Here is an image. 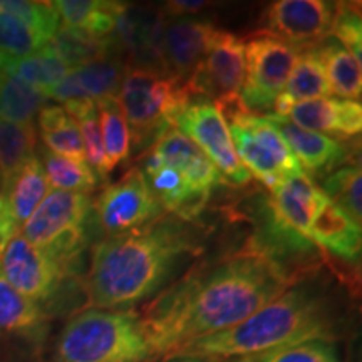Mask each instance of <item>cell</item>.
Here are the masks:
<instances>
[{
	"instance_id": "35",
	"label": "cell",
	"mask_w": 362,
	"mask_h": 362,
	"mask_svg": "<svg viewBox=\"0 0 362 362\" xmlns=\"http://www.w3.org/2000/svg\"><path fill=\"white\" fill-rule=\"evenodd\" d=\"M49 44L42 35L13 13L0 7V54L24 57L40 51Z\"/></svg>"
},
{
	"instance_id": "41",
	"label": "cell",
	"mask_w": 362,
	"mask_h": 362,
	"mask_svg": "<svg viewBox=\"0 0 362 362\" xmlns=\"http://www.w3.org/2000/svg\"><path fill=\"white\" fill-rule=\"evenodd\" d=\"M168 362H220V361L200 359V357H178V359H170Z\"/></svg>"
},
{
	"instance_id": "5",
	"label": "cell",
	"mask_w": 362,
	"mask_h": 362,
	"mask_svg": "<svg viewBox=\"0 0 362 362\" xmlns=\"http://www.w3.org/2000/svg\"><path fill=\"white\" fill-rule=\"evenodd\" d=\"M192 94L183 81L148 67H126L117 103L131 133V148L151 146Z\"/></svg>"
},
{
	"instance_id": "37",
	"label": "cell",
	"mask_w": 362,
	"mask_h": 362,
	"mask_svg": "<svg viewBox=\"0 0 362 362\" xmlns=\"http://www.w3.org/2000/svg\"><path fill=\"white\" fill-rule=\"evenodd\" d=\"M0 7L13 13L19 19L30 25L35 33L42 35L45 40L54 39L57 30L61 29L59 19L52 2H37V0H0Z\"/></svg>"
},
{
	"instance_id": "17",
	"label": "cell",
	"mask_w": 362,
	"mask_h": 362,
	"mask_svg": "<svg viewBox=\"0 0 362 362\" xmlns=\"http://www.w3.org/2000/svg\"><path fill=\"white\" fill-rule=\"evenodd\" d=\"M149 151L178 170L203 197L210 198L216 187L226 185L223 176L215 168L214 163L208 160L205 153L175 126H168L163 131L160 138L149 146Z\"/></svg>"
},
{
	"instance_id": "11",
	"label": "cell",
	"mask_w": 362,
	"mask_h": 362,
	"mask_svg": "<svg viewBox=\"0 0 362 362\" xmlns=\"http://www.w3.org/2000/svg\"><path fill=\"white\" fill-rule=\"evenodd\" d=\"M93 208L107 237L134 232L165 215L139 166L104 188Z\"/></svg>"
},
{
	"instance_id": "3",
	"label": "cell",
	"mask_w": 362,
	"mask_h": 362,
	"mask_svg": "<svg viewBox=\"0 0 362 362\" xmlns=\"http://www.w3.org/2000/svg\"><path fill=\"white\" fill-rule=\"evenodd\" d=\"M334 337V317L329 302L312 285H292L245 320L198 341L171 354L200 359H243L305 341H329Z\"/></svg>"
},
{
	"instance_id": "14",
	"label": "cell",
	"mask_w": 362,
	"mask_h": 362,
	"mask_svg": "<svg viewBox=\"0 0 362 362\" xmlns=\"http://www.w3.org/2000/svg\"><path fill=\"white\" fill-rule=\"evenodd\" d=\"M334 4L325 0H277L264 13V34L293 47L314 49L330 37Z\"/></svg>"
},
{
	"instance_id": "38",
	"label": "cell",
	"mask_w": 362,
	"mask_h": 362,
	"mask_svg": "<svg viewBox=\"0 0 362 362\" xmlns=\"http://www.w3.org/2000/svg\"><path fill=\"white\" fill-rule=\"evenodd\" d=\"M330 35L351 52L357 61L361 62L362 57V22L359 4H336L334 7L332 27H330Z\"/></svg>"
},
{
	"instance_id": "18",
	"label": "cell",
	"mask_w": 362,
	"mask_h": 362,
	"mask_svg": "<svg viewBox=\"0 0 362 362\" xmlns=\"http://www.w3.org/2000/svg\"><path fill=\"white\" fill-rule=\"evenodd\" d=\"M141 170L160 206L176 218L193 220L206 206L208 198L198 193L178 170L160 160L153 151L146 153Z\"/></svg>"
},
{
	"instance_id": "15",
	"label": "cell",
	"mask_w": 362,
	"mask_h": 362,
	"mask_svg": "<svg viewBox=\"0 0 362 362\" xmlns=\"http://www.w3.org/2000/svg\"><path fill=\"white\" fill-rule=\"evenodd\" d=\"M218 29L208 21L180 17L165 24L161 35V61L166 74L187 83L200 64Z\"/></svg>"
},
{
	"instance_id": "36",
	"label": "cell",
	"mask_w": 362,
	"mask_h": 362,
	"mask_svg": "<svg viewBox=\"0 0 362 362\" xmlns=\"http://www.w3.org/2000/svg\"><path fill=\"white\" fill-rule=\"evenodd\" d=\"M238 362H341L337 351L329 341H305L292 346L243 357Z\"/></svg>"
},
{
	"instance_id": "16",
	"label": "cell",
	"mask_w": 362,
	"mask_h": 362,
	"mask_svg": "<svg viewBox=\"0 0 362 362\" xmlns=\"http://www.w3.org/2000/svg\"><path fill=\"white\" fill-rule=\"evenodd\" d=\"M260 116L279 131L298 166L307 176L330 173L339 166L346 165V161L349 160V151L344 144L339 143V139L304 129L293 124L287 117L272 115V112Z\"/></svg>"
},
{
	"instance_id": "33",
	"label": "cell",
	"mask_w": 362,
	"mask_h": 362,
	"mask_svg": "<svg viewBox=\"0 0 362 362\" xmlns=\"http://www.w3.org/2000/svg\"><path fill=\"white\" fill-rule=\"evenodd\" d=\"M96 110L104 151H106V156L112 168H116V166L128 161L131 151H133V148H131L129 126L126 123L117 98L98 101Z\"/></svg>"
},
{
	"instance_id": "22",
	"label": "cell",
	"mask_w": 362,
	"mask_h": 362,
	"mask_svg": "<svg viewBox=\"0 0 362 362\" xmlns=\"http://www.w3.org/2000/svg\"><path fill=\"white\" fill-rule=\"evenodd\" d=\"M49 192L51 187L45 178L42 165L39 156L34 155L4 185L6 205L17 228H21L29 220Z\"/></svg>"
},
{
	"instance_id": "25",
	"label": "cell",
	"mask_w": 362,
	"mask_h": 362,
	"mask_svg": "<svg viewBox=\"0 0 362 362\" xmlns=\"http://www.w3.org/2000/svg\"><path fill=\"white\" fill-rule=\"evenodd\" d=\"M314 51L322 62L332 94L339 99L359 101L362 93L361 62L336 39H325Z\"/></svg>"
},
{
	"instance_id": "20",
	"label": "cell",
	"mask_w": 362,
	"mask_h": 362,
	"mask_svg": "<svg viewBox=\"0 0 362 362\" xmlns=\"http://www.w3.org/2000/svg\"><path fill=\"white\" fill-rule=\"evenodd\" d=\"M309 242L319 245L347 262H357L361 257V225L329 202L317 211L309 230Z\"/></svg>"
},
{
	"instance_id": "8",
	"label": "cell",
	"mask_w": 362,
	"mask_h": 362,
	"mask_svg": "<svg viewBox=\"0 0 362 362\" xmlns=\"http://www.w3.org/2000/svg\"><path fill=\"white\" fill-rule=\"evenodd\" d=\"M171 126L181 131L205 153L223 176L225 183L243 187L252 180L237 155L225 117L211 99L189 96L185 106L175 115Z\"/></svg>"
},
{
	"instance_id": "27",
	"label": "cell",
	"mask_w": 362,
	"mask_h": 362,
	"mask_svg": "<svg viewBox=\"0 0 362 362\" xmlns=\"http://www.w3.org/2000/svg\"><path fill=\"white\" fill-rule=\"evenodd\" d=\"M124 72L126 66L123 62L107 54V56L94 59L88 64L74 67L71 69V76L84 98L98 103L103 99L117 98Z\"/></svg>"
},
{
	"instance_id": "24",
	"label": "cell",
	"mask_w": 362,
	"mask_h": 362,
	"mask_svg": "<svg viewBox=\"0 0 362 362\" xmlns=\"http://www.w3.org/2000/svg\"><path fill=\"white\" fill-rule=\"evenodd\" d=\"M44 307L17 292L0 272V336L35 339L45 330Z\"/></svg>"
},
{
	"instance_id": "39",
	"label": "cell",
	"mask_w": 362,
	"mask_h": 362,
	"mask_svg": "<svg viewBox=\"0 0 362 362\" xmlns=\"http://www.w3.org/2000/svg\"><path fill=\"white\" fill-rule=\"evenodd\" d=\"M17 232H19V228L13 223L12 216L8 214V208L6 205V198H4V202L0 203V257H2L4 250H6L8 240Z\"/></svg>"
},
{
	"instance_id": "40",
	"label": "cell",
	"mask_w": 362,
	"mask_h": 362,
	"mask_svg": "<svg viewBox=\"0 0 362 362\" xmlns=\"http://www.w3.org/2000/svg\"><path fill=\"white\" fill-rule=\"evenodd\" d=\"M206 6V2H185V0H180V2H168L166 6V11L171 13H193L198 12L200 8Z\"/></svg>"
},
{
	"instance_id": "6",
	"label": "cell",
	"mask_w": 362,
	"mask_h": 362,
	"mask_svg": "<svg viewBox=\"0 0 362 362\" xmlns=\"http://www.w3.org/2000/svg\"><path fill=\"white\" fill-rule=\"evenodd\" d=\"M216 106L225 117L240 161L250 176L274 189L284 180L304 173L279 131L260 115L248 111L242 99L233 98Z\"/></svg>"
},
{
	"instance_id": "21",
	"label": "cell",
	"mask_w": 362,
	"mask_h": 362,
	"mask_svg": "<svg viewBox=\"0 0 362 362\" xmlns=\"http://www.w3.org/2000/svg\"><path fill=\"white\" fill-rule=\"evenodd\" d=\"M0 71L7 72L30 88L47 94L69 74L71 67L49 42L40 51L24 57H12L0 54Z\"/></svg>"
},
{
	"instance_id": "31",
	"label": "cell",
	"mask_w": 362,
	"mask_h": 362,
	"mask_svg": "<svg viewBox=\"0 0 362 362\" xmlns=\"http://www.w3.org/2000/svg\"><path fill=\"white\" fill-rule=\"evenodd\" d=\"M282 93L287 94L296 104L332 96L324 66L314 49H302L298 52Z\"/></svg>"
},
{
	"instance_id": "4",
	"label": "cell",
	"mask_w": 362,
	"mask_h": 362,
	"mask_svg": "<svg viewBox=\"0 0 362 362\" xmlns=\"http://www.w3.org/2000/svg\"><path fill=\"white\" fill-rule=\"evenodd\" d=\"M56 362H153L141 317L131 309L86 307L67 320L59 334Z\"/></svg>"
},
{
	"instance_id": "42",
	"label": "cell",
	"mask_w": 362,
	"mask_h": 362,
	"mask_svg": "<svg viewBox=\"0 0 362 362\" xmlns=\"http://www.w3.org/2000/svg\"><path fill=\"white\" fill-rule=\"evenodd\" d=\"M4 202V185H2V180H0V203Z\"/></svg>"
},
{
	"instance_id": "28",
	"label": "cell",
	"mask_w": 362,
	"mask_h": 362,
	"mask_svg": "<svg viewBox=\"0 0 362 362\" xmlns=\"http://www.w3.org/2000/svg\"><path fill=\"white\" fill-rule=\"evenodd\" d=\"M39 160L51 189L88 194L96 189L99 178L84 160L62 156L39 148Z\"/></svg>"
},
{
	"instance_id": "2",
	"label": "cell",
	"mask_w": 362,
	"mask_h": 362,
	"mask_svg": "<svg viewBox=\"0 0 362 362\" xmlns=\"http://www.w3.org/2000/svg\"><path fill=\"white\" fill-rule=\"evenodd\" d=\"M200 252L194 233L176 216H160L134 232L94 247L86 279L88 307L123 310L161 291L183 260Z\"/></svg>"
},
{
	"instance_id": "23",
	"label": "cell",
	"mask_w": 362,
	"mask_h": 362,
	"mask_svg": "<svg viewBox=\"0 0 362 362\" xmlns=\"http://www.w3.org/2000/svg\"><path fill=\"white\" fill-rule=\"evenodd\" d=\"M61 25L96 39H112L119 13V2L104 0H56L52 2ZM116 44V42H115Z\"/></svg>"
},
{
	"instance_id": "12",
	"label": "cell",
	"mask_w": 362,
	"mask_h": 362,
	"mask_svg": "<svg viewBox=\"0 0 362 362\" xmlns=\"http://www.w3.org/2000/svg\"><path fill=\"white\" fill-rule=\"evenodd\" d=\"M245 79V40L218 30L200 64L187 84L192 96H203L220 104L240 98Z\"/></svg>"
},
{
	"instance_id": "32",
	"label": "cell",
	"mask_w": 362,
	"mask_h": 362,
	"mask_svg": "<svg viewBox=\"0 0 362 362\" xmlns=\"http://www.w3.org/2000/svg\"><path fill=\"white\" fill-rule=\"evenodd\" d=\"M35 124H19L0 117V180L6 185L24 163L35 155Z\"/></svg>"
},
{
	"instance_id": "10",
	"label": "cell",
	"mask_w": 362,
	"mask_h": 362,
	"mask_svg": "<svg viewBox=\"0 0 362 362\" xmlns=\"http://www.w3.org/2000/svg\"><path fill=\"white\" fill-rule=\"evenodd\" d=\"M300 49L269 34H255L245 42V79L240 93L242 104L255 115L272 111L282 93Z\"/></svg>"
},
{
	"instance_id": "9",
	"label": "cell",
	"mask_w": 362,
	"mask_h": 362,
	"mask_svg": "<svg viewBox=\"0 0 362 362\" xmlns=\"http://www.w3.org/2000/svg\"><path fill=\"white\" fill-rule=\"evenodd\" d=\"M325 200L327 197L322 189L305 173L291 176L270 189L267 230L272 242L287 250L312 247L309 242L310 225Z\"/></svg>"
},
{
	"instance_id": "30",
	"label": "cell",
	"mask_w": 362,
	"mask_h": 362,
	"mask_svg": "<svg viewBox=\"0 0 362 362\" xmlns=\"http://www.w3.org/2000/svg\"><path fill=\"white\" fill-rule=\"evenodd\" d=\"M49 99L37 89L0 71V117L19 124H35Z\"/></svg>"
},
{
	"instance_id": "26",
	"label": "cell",
	"mask_w": 362,
	"mask_h": 362,
	"mask_svg": "<svg viewBox=\"0 0 362 362\" xmlns=\"http://www.w3.org/2000/svg\"><path fill=\"white\" fill-rule=\"evenodd\" d=\"M37 126L45 149L62 156L84 160L78 123L67 115L64 107L59 104H45L37 115Z\"/></svg>"
},
{
	"instance_id": "34",
	"label": "cell",
	"mask_w": 362,
	"mask_h": 362,
	"mask_svg": "<svg viewBox=\"0 0 362 362\" xmlns=\"http://www.w3.org/2000/svg\"><path fill=\"white\" fill-rule=\"evenodd\" d=\"M362 176L359 165H344L325 176L320 189L330 203H334L339 210L351 216L357 225L362 220V203H361Z\"/></svg>"
},
{
	"instance_id": "29",
	"label": "cell",
	"mask_w": 362,
	"mask_h": 362,
	"mask_svg": "<svg viewBox=\"0 0 362 362\" xmlns=\"http://www.w3.org/2000/svg\"><path fill=\"white\" fill-rule=\"evenodd\" d=\"M62 107L78 123L81 139H83L86 163L96 173L98 178L107 180L112 171V166L103 146L96 103L89 101V99H81V101L66 103Z\"/></svg>"
},
{
	"instance_id": "19",
	"label": "cell",
	"mask_w": 362,
	"mask_h": 362,
	"mask_svg": "<svg viewBox=\"0 0 362 362\" xmlns=\"http://www.w3.org/2000/svg\"><path fill=\"white\" fill-rule=\"evenodd\" d=\"M287 119L300 128L329 138H354L362 129V106L359 101L339 98L310 99L297 103Z\"/></svg>"
},
{
	"instance_id": "13",
	"label": "cell",
	"mask_w": 362,
	"mask_h": 362,
	"mask_svg": "<svg viewBox=\"0 0 362 362\" xmlns=\"http://www.w3.org/2000/svg\"><path fill=\"white\" fill-rule=\"evenodd\" d=\"M0 272L17 292L44 305L61 291L67 267L39 250L17 232L0 257Z\"/></svg>"
},
{
	"instance_id": "1",
	"label": "cell",
	"mask_w": 362,
	"mask_h": 362,
	"mask_svg": "<svg viewBox=\"0 0 362 362\" xmlns=\"http://www.w3.org/2000/svg\"><path fill=\"white\" fill-rule=\"evenodd\" d=\"M293 285L284 264L260 247L198 267L146 305L143 327L156 359L233 327Z\"/></svg>"
},
{
	"instance_id": "7",
	"label": "cell",
	"mask_w": 362,
	"mask_h": 362,
	"mask_svg": "<svg viewBox=\"0 0 362 362\" xmlns=\"http://www.w3.org/2000/svg\"><path fill=\"white\" fill-rule=\"evenodd\" d=\"M90 210L89 194L51 189L19 232L39 250L67 267L86 245Z\"/></svg>"
}]
</instances>
